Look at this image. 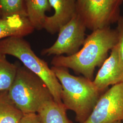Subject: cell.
Returning a JSON list of instances; mask_svg holds the SVG:
<instances>
[{
  "label": "cell",
  "instance_id": "9c48e42d",
  "mask_svg": "<svg viewBox=\"0 0 123 123\" xmlns=\"http://www.w3.org/2000/svg\"><path fill=\"white\" fill-rule=\"evenodd\" d=\"M54 13L47 16L43 29L51 34L58 32L61 27L77 14V0H49Z\"/></svg>",
  "mask_w": 123,
  "mask_h": 123
},
{
  "label": "cell",
  "instance_id": "5b68a950",
  "mask_svg": "<svg viewBox=\"0 0 123 123\" xmlns=\"http://www.w3.org/2000/svg\"><path fill=\"white\" fill-rule=\"evenodd\" d=\"M123 0H77V14L93 31L117 23Z\"/></svg>",
  "mask_w": 123,
  "mask_h": 123
},
{
  "label": "cell",
  "instance_id": "9a60e30c",
  "mask_svg": "<svg viewBox=\"0 0 123 123\" xmlns=\"http://www.w3.org/2000/svg\"><path fill=\"white\" fill-rule=\"evenodd\" d=\"M13 15L27 17L25 0H0L1 18H6Z\"/></svg>",
  "mask_w": 123,
  "mask_h": 123
},
{
  "label": "cell",
  "instance_id": "52a82bcc",
  "mask_svg": "<svg viewBox=\"0 0 123 123\" xmlns=\"http://www.w3.org/2000/svg\"><path fill=\"white\" fill-rule=\"evenodd\" d=\"M123 122V82L107 89L99 98L92 113L84 123Z\"/></svg>",
  "mask_w": 123,
  "mask_h": 123
},
{
  "label": "cell",
  "instance_id": "e0dca14e",
  "mask_svg": "<svg viewBox=\"0 0 123 123\" xmlns=\"http://www.w3.org/2000/svg\"><path fill=\"white\" fill-rule=\"evenodd\" d=\"M20 123H42L37 113L24 114Z\"/></svg>",
  "mask_w": 123,
  "mask_h": 123
},
{
  "label": "cell",
  "instance_id": "2e32d148",
  "mask_svg": "<svg viewBox=\"0 0 123 123\" xmlns=\"http://www.w3.org/2000/svg\"><path fill=\"white\" fill-rule=\"evenodd\" d=\"M117 23V26L115 29L117 33L118 41L116 46L118 50L120 63L123 68V16H121Z\"/></svg>",
  "mask_w": 123,
  "mask_h": 123
},
{
  "label": "cell",
  "instance_id": "4fadbf2b",
  "mask_svg": "<svg viewBox=\"0 0 123 123\" xmlns=\"http://www.w3.org/2000/svg\"><path fill=\"white\" fill-rule=\"evenodd\" d=\"M24 114L11 100L8 91L0 92V123H20Z\"/></svg>",
  "mask_w": 123,
  "mask_h": 123
},
{
  "label": "cell",
  "instance_id": "5bb4252c",
  "mask_svg": "<svg viewBox=\"0 0 123 123\" xmlns=\"http://www.w3.org/2000/svg\"><path fill=\"white\" fill-rule=\"evenodd\" d=\"M18 65L7 59L6 55L0 53V92L8 91L16 78Z\"/></svg>",
  "mask_w": 123,
  "mask_h": 123
},
{
  "label": "cell",
  "instance_id": "ac0fdd59",
  "mask_svg": "<svg viewBox=\"0 0 123 123\" xmlns=\"http://www.w3.org/2000/svg\"><path fill=\"white\" fill-rule=\"evenodd\" d=\"M114 123H123V122L122 121H119V122H115Z\"/></svg>",
  "mask_w": 123,
  "mask_h": 123
},
{
  "label": "cell",
  "instance_id": "30bf717a",
  "mask_svg": "<svg viewBox=\"0 0 123 123\" xmlns=\"http://www.w3.org/2000/svg\"><path fill=\"white\" fill-rule=\"evenodd\" d=\"M34 30L26 17L13 15L0 18V40L12 37H23L32 33Z\"/></svg>",
  "mask_w": 123,
  "mask_h": 123
},
{
  "label": "cell",
  "instance_id": "7a4b0ae2",
  "mask_svg": "<svg viewBox=\"0 0 123 123\" xmlns=\"http://www.w3.org/2000/svg\"><path fill=\"white\" fill-rule=\"evenodd\" d=\"M51 69L61 84L62 101L66 109L74 113L77 122H85L104 92L96 88L93 80L71 74L67 68L52 66Z\"/></svg>",
  "mask_w": 123,
  "mask_h": 123
},
{
  "label": "cell",
  "instance_id": "d6986e66",
  "mask_svg": "<svg viewBox=\"0 0 123 123\" xmlns=\"http://www.w3.org/2000/svg\"><path fill=\"white\" fill-rule=\"evenodd\" d=\"M0 18H1V17H0Z\"/></svg>",
  "mask_w": 123,
  "mask_h": 123
},
{
  "label": "cell",
  "instance_id": "277c9868",
  "mask_svg": "<svg viewBox=\"0 0 123 123\" xmlns=\"http://www.w3.org/2000/svg\"><path fill=\"white\" fill-rule=\"evenodd\" d=\"M8 92L13 103L24 114L37 113L44 103L53 99L42 79L25 66L19 65Z\"/></svg>",
  "mask_w": 123,
  "mask_h": 123
},
{
  "label": "cell",
  "instance_id": "7c38bea8",
  "mask_svg": "<svg viewBox=\"0 0 123 123\" xmlns=\"http://www.w3.org/2000/svg\"><path fill=\"white\" fill-rule=\"evenodd\" d=\"M27 18L35 29H43L47 17L46 12H49L51 6L49 0H25Z\"/></svg>",
  "mask_w": 123,
  "mask_h": 123
},
{
  "label": "cell",
  "instance_id": "6da1fadb",
  "mask_svg": "<svg viewBox=\"0 0 123 123\" xmlns=\"http://www.w3.org/2000/svg\"><path fill=\"white\" fill-rule=\"evenodd\" d=\"M117 41L115 29L110 26L97 29L86 37L82 48L77 53L71 56H55L51 64L54 67L71 69L93 80L95 68L102 66Z\"/></svg>",
  "mask_w": 123,
  "mask_h": 123
},
{
  "label": "cell",
  "instance_id": "ba28073f",
  "mask_svg": "<svg viewBox=\"0 0 123 123\" xmlns=\"http://www.w3.org/2000/svg\"><path fill=\"white\" fill-rule=\"evenodd\" d=\"M111 51L110 57L104 62L93 80L96 88L102 92H105L110 85L123 82V68L116 45Z\"/></svg>",
  "mask_w": 123,
  "mask_h": 123
},
{
  "label": "cell",
  "instance_id": "3957f363",
  "mask_svg": "<svg viewBox=\"0 0 123 123\" xmlns=\"http://www.w3.org/2000/svg\"><path fill=\"white\" fill-rule=\"evenodd\" d=\"M0 53L17 57L26 68L38 76L46 84L55 101L62 103V87L47 62L38 57L30 44L22 37H12L0 40Z\"/></svg>",
  "mask_w": 123,
  "mask_h": 123
},
{
  "label": "cell",
  "instance_id": "8fae6325",
  "mask_svg": "<svg viewBox=\"0 0 123 123\" xmlns=\"http://www.w3.org/2000/svg\"><path fill=\"white\" fill-rule=\"evenodd\" d=\"M65 106L53 99L46 102L37 113L42 123H73L68 119Z\"/></svg>",
  "mask_w": 123,
  "mask_h": 123
},
{
  "label": "cell",
  "instance_id": "8992f818",
  "mask_svg": "<svg viewBox=\"0 0 123 123\" xmlns=\"http://www.w3.org/2000/svg\"><path fill=\"white\" fill-rule=\"evenodd\" d=\"M87 27L77 14L70 21L61 27L57 39L52 46L41 51L43 56H71L77 53L85 40Z\"/></svg>",
  "mask_w": 123,
  "mask_h": 123
}]
</instances>
